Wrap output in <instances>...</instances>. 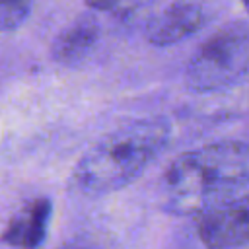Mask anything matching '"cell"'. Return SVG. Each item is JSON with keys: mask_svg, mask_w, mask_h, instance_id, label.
<instances>
[{"mask_svg": "<svg viewBox=\"0 0 249 249\" xmlns=\"http://www.w3.org/2000/svg\"><path fill=\"white\" fill-rule=\"evenodd\" d=\"M169 134L163 119H140L119 126L82 156L70 187L80 195L99 196L130 185L165 150Z\"/></svg>", "mask_w": 249, "mask_h": 249, "instance_id": "7a4b0ae2", "label": "cell"}, {"mask_svg": "<svg viewBox=\"0 0 249 249\" xmlns=\"http://www.w3.org/2000/svg\"><path fill=\"white\" fill-rule=\"evenodd\" d=\"M249 185V144L210 142L177 156L165 169L161 191L167 210L200 216Z\"/></svg>", "mask_w": 249, "mask_h": 249, "instance_id": "6da1fadb", "label": "cell"}, {"mask_svg": "<svg viewBox=\"0 0 249 249\" xmlns=\"http://www.w3.org/2000/svg\"><path fill=\"white\" fill-rule=\"evenodd\" d=\"M212 19V10L198 2H173L156 12L144 27L146 41L156 47L175 45Z\"/></svg>", "mask_w": 249, "mask_h": 249, "instance_id": "5b68a950", "label": "cell"}, {"mask_svg": "<svg viewBox=\"0 0 249 249\" xmlns=\"http://www.w3.org/2000/svg\"><path fill=\"white\" fill-rule=\"evenodd\" d=\"M243 8H245V10H247V14H249V2H245V4H243Z\"/></svg>", "mask_w": 249, "mask_h": 249, "instance_id": "30bf717a", "label": "cell"}, {"mask_svg": "<svg viewBox=\"0 0 249 249\" xmlns=\"http://www.w3.org/2000/svg\"><path fill=\"white\" fill-rule=\"evenodd\" d=\"M196 231L206 249H239L249 245V191L196 216Z\"/></svg>", "mask_w": 249, "mask_h": 249, "instance_id": "277c9868", "label": "cell"}, {"mask_svg": "<svg viewBox=\"0 0 249 249\" xmlns=\"http://www.w3.org/2000/svg\"><path fill=\"white\" fill-rule=\"evenodd\" d=\"M56 249H97V247H93L91 243L80 241V239H72V241H68V243H64V245L56 247Z\"/></svg>", "mask_w": 249, "mask_h": 249, "instance_id": "9c48e42d", "label": "cell"}, {"mask_svg": "<svg viewBox=\"0 0 249 249\" xmlns=\"http://www.w3.org/2000/svg\"><path fill=\"white\" fill-rule=\"evenodd\" d=\"M97 39L99 21L93 12H84L54 37L51 45V56L56 64L78 66L89 56V53L97 45Z\"/></svg>", "mask_w": 249, "mask_h": 249, "instance_id": "52a82bcc", "label": "cell"}, {"mask_svg": "<svg viewBox=\"0 0 249 249\" xmlns=\"http://www.w3.org/2000/svg\"><path fill=\"white\" fill-rule=\"evenodd\" d=\"M249 74V23L233 21L191 54L185 68V84L195 93H214L239 84Z\"/></svg>", "mask_w": 249, "mask_h": 249, "instance_id": "3957f363", "label": "cell"}, {"mask_svg": "<svg viewBox=\"0 0 249 249\" xmlns=\"http://www.w3.org/2000/svg\"><path fill=\"white\" fill-rule=\"evenodd\" d=\"M53 204L45 196L27 200L16 214L8 220L2 230V241L18 249H39L47 239Z\"/></svg>", "mask_w": 249, "mask_h": 249, "instance_id": "8992f818", "label": "cell"}, {"mask_svg": "<svg viewBox=\"0 0 249 249\" xmlns=\"http://www.w3.org/2000/svg\"><path fill=\"white\" fill-rule=\"evenodd\" d=\"M31 12V4L19 0H2L0 2V31H12L19 27Z\"/></svg>", "mask_w": 249, "mask_h": 249, "instance_id": "ba28073f", "label": "cell"}]
</instances>
